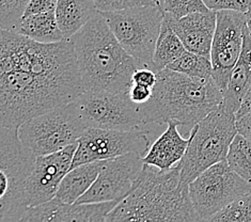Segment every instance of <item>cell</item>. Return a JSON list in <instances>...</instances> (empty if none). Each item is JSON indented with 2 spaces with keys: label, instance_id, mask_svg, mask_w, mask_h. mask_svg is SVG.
Instances as JSON below:
<instances>
[{
  "label": "cell",
  "instance_id": "cell-1",
  "mask_svg": "<svg viewBox=\"0 0 251 222\" xmlns=\"http://www.w3.org/2000/svg\"><path fill=\"white\" fill-rule=\"evenodd\" d=\"M180 167L169 171L145 165L134 189L107 214L105 222H200Z\"/></svg>",
  "mask_w": 251,
  "mask_h": 222
},
{
  "label": "cell",
  "instance_id": "cell-2",
  "mask_svg": "<svg viewBox=\"0 0 251 222\" xmlns=\"http://www.w3.org/2000/svg\"><path fill=\"white\" fill-rule=\"evenodd\" d=\"M71 41L85 91L128 93L135 72L147 68L123 49L100 12Z\"/></svg>",
  "mask_w": 251,
  "mask_h": 222
},
{
  "label": "cell",
  "instance_id": "cell-3",
  "mask_svg": "<svg viewBox=\"0 0 251 222\" xmlns=\"http://www.w3.org/2000/svg\"><path fill=\"white\" fill-rule=\"evenodd\" d=\"M151 99L139 105L145 125L175 122L188 133L223 104L224 92L214 78L198 79L169 69L157 72Z\"/></svg>",
  "mask_w": 251,
  "mask_h": 222
},
{
  "label": "cell",
  "instance_id": "cell-4",
  "mask_svg": "<svg viewBox=\"0 0 251 222\" xmlns=\"http://www.w3.org/2000/svg\"><path fill=\"white\" fill-rule=\"evenodd\" d=\"M85 92L81 82L24 71L0 73V123L19 129L35 117L75 100Z\"/></svg>",
  "mask_w": 251,
  "mask_h": 222
},
{
  "label": "cell",
  "instance_id": "cell-5",
  "mask_svg": "<svg viewBox=\"0 0 251 222\" xmlns=\"http://www.w3.org/2000/svg\"><path fill=\"white\" fill-rule=\"evenodd\" d=\"M24 71L81 82L73 42L41 43L16 31L0 32V73Z\"/></svg>",
  "mask_w": 251,
  "mask_h": 222
},
{
  "label": "cell",
  "instance_id": "cell-6",
  "mask_svg": "<svg viewBox=\"0 0 251 222\" xmlns=\"http://www.w3.org/2000/svg\"><path fill=\"white\" fill-rule=\"evenodd\" d=\"M236 135V113L221 104L190 130L189 146L178 164L182 182L189 185L210 167L226 160Z\"/></svg>",
  "mask_w": 251,
  "mask_h": 222
},
{
  "label": "cell",
  "instance_id": "cell-7",
  "mask_svg": "<svg viewBox=\"0 0 251 222\" xmlns=\"http://www.w3.org/2000/svg\"><path fill=\"white\" fill-rule=\"evenodd\" d=\"M101 14L123 49L145 67L152 69L164 10L158 5H141Z\"/></svg>",
  "mask_w": 251,
  "mask_h": 222
},
{
  "label": "cell",
  "instance_id": "cell-8",
  "mask_svg": "<svg viewBox=\"0 0 251 222\" xmlns=\"http://www.w3.org/2000/svg\"><path fill=\"white\" fill-rule=\"evenodd\" d=\"M85 129L74 101H71L29 120L17 131L29 151L35 156H43L74 145Z\"/></svg>",
  "mask_w": 251,
  "mask_h": 222
},
{
  "label": "cell",
  "instance_id": "cell-9",
  "mask_svg": "<svg viewBox=\"0 0 251 222\" xmlns=\"http://www.w3.org/2000/svg\"><path fill=\"white\" fill-rule=\"evenodd\" d=\"M74 101L86 128L135 130L145 124L128 93L85 91Z\"/></svg>",
  "mask_w": 251,
  "mask_h": 222
},
{
  "label": "cell",
  "instance_id": "cell-10",
  "mask_svg": "<svg viewBox=\"0 0 251 222\" xmlns=\"http://www.w3.org/2000/svg\"><path fill=\"white\" fill-rule=\"evenodd\" d=\"M188 188L200 220L211 217L240 197L251 193V184L233 171L226 160L202 172Z\"/></svg>",
  "mask_w": 251,
  "mask_h": 222
},
{
  "label": "cell",
  "instance_id": "cell-11",
  "mask_svg": "<svg viewBox=\"0 0 251 222\" xmlns=\"http://www.w3.org/2000/svg\"><path fill=\"white\" fill-rule=\"evenodd\" d=\"M37 156L23 145L17 129L1 127L0 133V214L1 217L19 211L24 184Z\"/></svg>",
  "mask_w": 251,
  "mask_h": 222
},
{
  "label": "cell",
  "instance_id": "cell-12",
  "mask_svg": "<svg viewBox=\"0 0 251 222\" xmlns=\"http://www.w3.org/2000/svg\"><path fill=\"white\" fill-rule=\"evenodd\" d=\"M151 146L147 129L87 128L77 141L72 168L92 161L112 159L129 153H137L145 157Z\"/></svg>",
  "mask_w": 251,
  "mask_h": 222
},
{
  "label": "cell",
  "instance_id": "cell-13",
  "mask_svg": "<svg viewBox=\"0 0 251 222\" xmlns=\"http://www.w3.org/2000/svg\"><path fill=\"white\" fill-rule=\"evenodd\" d=\"M76 148L77 142L59 152L37 156L32 170L24 184L19 211L55 199L60 183L71 170Z\"/></svg>",
  "mask_w": 251,
  "mask_h": 222
},
{
  "label": "cell",
  "instance_id": "cell-14",
  "mask_svg": "<svg viewBox=\"0 0 251 222\" xmlns=\"http://www.w3.org/2000/svg\"><path fill=\"white\" fill-rule=\"evenodd\" d=\"M246 26L245 13L229 10L217 11L211 61L213 78L223 92L228 87L232 71L241 56Z\"/></svg>",
  "mask_w": 251,
  "mask_h": 222
},
{
  "label": "cell",
  "instance_id": "cell-15",
  "mask_svg": "<svg viewBox=\"0 0 251 222\" xmlns=\"http://www.w3.org/2000/svg\"><path fill=\"white\" fill-rule=\"evenodd\" d=\"M143 167L142 156L137 153L106 160L97 181L76 204L119 203L134 189Z\"/></svg>",
  "mask_w": 251,
  "mask_h": 222
},
{
  "label": "cell",
  "instance_id": "cell-16",
  "mask_svg": "<svg viewBox=\"0 0 251 222\" xmlns=\"http://www.w3.org/2000/svg\"><path fill=\"white\" fill-rule=\"evenodd\" d=\"M117 204H65L55 197L39 206L3 216L1 222H105L107 214Z\"/></svg>",
  "mask_w": 251,
  "mask_h": 222
},
{
  "label": "cell",
  "instance_id": "cell-17",
  "mask_svg": "<svg viewBox=\"0 0 251 222\" xmlns=\"http://www.w3.org/2000/svg\"><path fill=\"white\" fill-rule=\"evenodd\" d=\"M164 17L180 38L185 49L188 51L211 58L212 43L217 23L216 11L196 12L180 19L164 12Z\"/></svg>",
  "mask_w": 251,
  "mask_h": 222
},
{
  "label": "cell",
  "instance_id": "cell-18",
  "mask_svg": "<svg viewBox=\"0 0 251 222\" xmlns=\"http://www.w3.org/2000/svg\"><path fill=\"white\" fill-rule=\"evenodd\" d=\"M175 122L167 124V129L152 143L148 153L142 157L145 165L169 171L181 163L189 146L190 138H184Z\"/></svg>",
  "mask_w": 251,
  "mask_h": 222
},
{
  "label": "cell",
  "instance_id": "cell-19",
  "mask_svg": "<svg viewBox=\"0 0 251 222\" xmlns=\"http://www.w3.org/2000/svg\"><path fill=\"white\" fill-rule=\"evenodd\" d=\"M251 85V38L246 26L241 56L232 71L228 87L224 91L223 104L234 111L240 109L242 100Z\"/></svg>",
  "mask_w": 251,
  "mask_h": 222
},
{
  "label": "cell",
  "instance_id": "cell-20",
  "mask_svg": "<svg viewBox=\"0 0 251 222\" xmlns=\"http://www.w3.org/2000/svg\"><path fill=\"white\" fill-rule=\"evenodd\" d=\"M105 163L106 160L92 161L72 168L60 183L56 199L65 204H75L97 181Z\"/></svg>",
  "mask_w": 251,
  "mask_h": 222
},
{
  "label": "cell",
  "instance_id": "cell-21",
  "mask_svg": "<svg viewBox=\"0 0 251 222\" xmlns=\"http://www.w3.org/2000/svg\"><path fill=\"white\" fill-rule=\"evenodd\" d=\"M98 12L94 0H58L56 16L64 38L70 40Z\"/></svg>",
  "mask_w": 251,
  "mask_h": 222
},
{
  "label": "cell",
  "instance_id": "cell-22",
  "mask_svg": "<svg viewBox=\"0 0 251 222\" xmlns=\"http://www.w3.org/2000/svg\"><path fill=\"white\" fill-rule=\"evenodd\" d=\"M17 32L41 43H57L68 40L59 27L56 11L24 16Z\"/></svg>",
  "mask_w": 251,
  "mask_h": 222
},
{
  "label": "cell",
  "instance_id": "cell-23",
  "mask_svg": "<svg viewBox=\"0 0 251 222\" xmlns=\"http://www.w3.org/2000/svg\"><path fill=\"white\" fill-rule=\"evenodd\" d=\"M186 50L180 38L173 31L169 23L164 17L156 47H155L152 70L157 73L167 69Z\"/></svg>",
  "mask_w": 251,
  "mask_h": 222
},
{
  "label": "cell",
  "instance_id": "cell-24",
  "mask_svg": "<svg viewBox=\"0 0 251 222\" xmlns=\"http://www.w3.org/2000/svg\"><path fill=\"white\" fill-rule=\"evenodd\" d=\"M167 69L187 75L191 78H198V79L213 78V65L211 58L188 50L185 51L180 58L176 59Z\"/></svg>",
  "mask_w": 251,
  "mask_h": 222
},
{
  "label": "cell",
  "instance_id": "cell-25",
  "mask_svg": "<svg viewBox=\"0 0 251 222\" xmlns=\"http://www.w3.org/2000/svg\"><path fill=\"white\" fill-rule=\"evenodd\" d=\"M226 163L233 171L251 184V141L237 133L226 155Z\"/></svg>",
  "mask_w": 251,
  "mask_h": 222
},
{
  "label": "cell",
  "instance_id": "cell-26",
  "mask_svg": "<svg viewBox=\"0 0 251 222\" xmlns=\"http://www.w3.org/2000/svg\"><path fill=\"white\" fill-rule=\"evenodd\" d=\"M200 222H251V193L240 197L221 211Z\"/></svg>",
  "mask_w": 251,
  "mask_h": 222
},
{
  "label": "cell",
  "instance_id": "cell-27",
  "mask_svg": "<svg viewBox=\"0 0 251 222\" xmlns=\"http://www.w3.org/2000/svg\"><path fill=\"white\" fill-rule=\"evenodd\" d=\"M30 0H0V26L3 30L16 31Z\"/></svg>",
  "mask_w": 251,
  "mask_h": 222
},
{
  "label": "cell",
  "instance_id": "cell-28",
  "mask_svg": "<svg viewBox=\"0 0 251 222\" xmlns=\"http://www.w3.org/2000/svg\"><path fill=\"white\" fill-rule=\"evenodd\" d=\"M163 10L177 19L196 12L210 11L203 0H164Z\"/></svg>",
  "mask_w": 251,
  "mask_h": 222
},
{
  "label": "cell",
  "instance_id": "cell-29",
  "mask_svg": "<svg viewBox=\"0 0 251 222\" xmlns=\"http://www.w3.org/2000/svg\"><path fill=\"white\" fill-rule=\"evenodd\" d=\"M94 2L98 11L101 13L141 7V5H157L154 0H94Z\"/></svg>",
  "mask_w": 251,
  "mask_h": 222
},
{
  "label": "cell",
  "instance_id": "cell-30",
  "mask_svg": "<svg viewBox=\"0 0 251 222\" xmlns=\"http://www.w3.org/2000/svg\"><path fill=\"white\" fill-rule=\"evenodd\" d=\"M212 11H236L247 13L251 8V0H203Z\"/></svg>",
  "mask_w": 251,
  "mask_h": 222
},
{
  "label": "cell",
  "instance_id": "cell-31",
  "mask_svg": "<svg viewBox=\"0 0 251 222\" xmlns=\"http://www.w3.org/2000/svg\"><path fill=\"white\" fill-rule=\"evenodd\" d=\"M58 0H30L27 4L24 16L56 11ZM23 16V17H24Z\"/></svg>",
  "mask_w": 251,
  "mask_h": 222
},
{
  "label": "cell",
  "instance_id": "cell-32",
  "mask_svg": "<svg viewBox=\"0 0 251 222\" xmlns=\"http://www.w3.org/2000/svg\"><path fill=\"white\" fill-rule=\"evenodd\" d=\"M157 81L156 72L150 68H140L133 75V83L146 86L154 89Z\"/></svg>",
  "mask_w": 251,
  "mask_h": 222
},
{
  "label": "cell",
  "instance_id": "cell-33",
  "mask_svg": "<svg viewBox=\"0 0 251 222\" xmlns=\"http://www.w3.org/2000/svg\"><path fill=\"white\" fill-rule=\"evenodd\" d=\"M153 94V89L149 88L138 83H133L128 90V95L130 99L137 105L145 104L151 99Z\"/></svg>",
  "mask_w": 251,
  "mask_h": 222
},
{
  "label": "cell",
  "instance_id": "cell-34",
  "mask_svg": "<svg viewBox=\"0 0 251 222\" xmlns=\"http://www.w3.org/2000/svg\"><path fill=\"white\" fill-rule=\"evenodd\" d=\"M237 133L251 141V113L236 119Z\"/></svg>",
  "mask_w": 251,
  "mask_h": 222
},
{
  "label": "cell",
  "instance_id": "cell-35",
  "mask_svg": "<svg viewBox=\"0 0 251 222\" xmlns=\"http://www.w3.org/2000/svg\"><path fill=\"white\" fill-rule=\"evenodd\" d=\"M248 113H251V85L242 100L240 109L236 112V119L248 115Z\"/></svg>",
  "mask_w": 251,
  "mask_h": 222
},
{
  "label": "cell",
  "instance_id": "cell-36",
  "mask_svg": "<svg viewBox=\"0 0 251 222\" xmlns=\"http://www.w3.org/2000/svg\"><path fill=\"white\" fill-rule=\"evenodd\" d=\"M246 15V22H247V28H248V31L250 34V38H251V8L250 10L247 12V13H245Z\"/></svg>",
  "mask_w": 251,
  "mask_h": 222
},
{
  "label": "cell",
  "instance_id": "cell-37",
  "mask_svg": "<svg viewBox=\"0 0 251 222\" xmlns=\"http://www.w3.org/2000/svg\"><path fill=\"white\" fill-rule=\"evenodd\" d=\"M155 2H156V4L158 5V7H160L161 9L164 8V0H154Z\"/></svg>",
  "mask_w": 251,
  "mask_h": 222
}]
</instances>
